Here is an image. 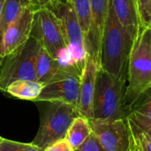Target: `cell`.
I'll use <instances>...</instances> for the list:
<instances>
[{"mask_svg": "<svg viewBox=\"0 0 151 151\" xmlns=\"http://www.w3.org/2000/svg\"><path fill=\"white\" fill-rule=\"evenodd\" d=\"M56 1H61V2H66V0H56Z\"/></svg>", "mask_w": 151, "mask_h": 151, "instance_id": "29", "label": "cell"}, {"mask_svg": "<svg viewBox=\"0 0 151 151\" xmlns=\"http://www.w3.org/2000/svg\"><path fill=\"white\" fill-rule=\"evenodd\" d=\"M99 67L100 65L97 59L95 57L87 54L85 66L81 76L80 93L77 103V110L80 116L84 117L87 119L94 118L93 103L96 75Z\"/></svg>", "mask_w": 151, "mask_h": 151, "instance_id": "11", "label": "cell"}, {"mask_svg": "<svg viewBox=\"0 0 151 151\" xmlns=\"http://www.w3.org/2000/svg\"><path fill=\"white\" fill-rule=\"evenodd\" d=\"M30 4H32L29 0H4L2 9L0 24L3 36L9 25L19 16L22 9Z\"/></svg>", "mask_w": 151, "mask_h": 151, "instance_id": "17", "label": "cell"}, {"mask_svg": "<svg viewBox=\"0 0 151 151\" xmlns=\"http://www.w3.org/2000/svg\"><path fill=\"white\" fill-rule=\"evenodd\" d=\"M135 113L151 119V87L142 92L128 108V115Z\"/></svg>", "mask_w": 151, "mask_h": 151, "instance_id": "19", "label": "cell"}, {"mask_svg": "<svg viewBox=\"0 0 151 151\" xmlns=\"http://www.w3.org/2000/svg\"><path fill=\"white\" fill-rule=\"evenodd\" d=\"M0 66H1V65H0Z\"/></svg>", "mask_w": 151, "mask_h": 151, "instance_id": "30", "label": "cell"}, {"mask_svg": "<svg viewBox=\"0 0 151 151\" xmlns=\"http://www.w3.org/2000/svg\"><path fill=\"white\" fill-rule=\"evenodd\" d=\"M74 151H106L96 136L91 133L90 135L87 138V140L81 144Z\"/></svg>", "mask_w": 151, "mask_h": 151, "instance_id": "24", "label": "cell"}, {"mask_svg": "<svg viewBox=\"0 0 151 151\" xmlns=\"http://www.w3.org/2000/svg\"><path fill=\"white\" fill-rule=\"evenodd\" d=\"M4 2V0H0V24H1V16H2V9H3ZM2 45H3V35H2L1 28H0V65L2 64V61H3V57H2Z\"/></svg>", "mask_w": 151, "mask_h": 151, "instance_id": "26", "label": "cell"}, {"mask_svg": "<svg viewBox=\"0 0 151 151\" xmlns=\"http://www.w3.org/2000/svg\"><path fill=\"white\" fill-rule=\"evenodd\" d=\"M33 5H35L36 8L45 6L50 0H29Z\"/></svg>", "mask_w": 151, "mask_h": 151, "instance_id": "27", "label": "cell"}, {"mask_svg": "<svg viewBox=\"0 0 151 151\" xmlns=\"http://www.w3.org/2000/svg\"><path fill=\"white\" fill-rule=\"evenodd\" d=\"M128 121V119H127ZM130 126L133 141H134V151H151V141L148 139L137 127L128 121Z\"/></svg>", "mask_w": 151, "mask_h": 151, "instance_id": "21", "label": "cell"}, {"mask_svg": "<svg viewBox=\"0 0 151 151\" xmlns=\"http://www.w3.org/2000/svg\"><path fill=\"white\" fill-rule=\"evenodd\" d=\"M66 67L63 66L59 61L53 58L48 51L41 46L35 65L36 81L41 84H45L50 81L58 73ZM71 69V68H69ZM76 70V69H75Z\"/></svg>", "mask_w": 151, "mask_h": 151, "instance_id": "14", "label": "cell"}, {"mask_svg": "<svg viewBox=\"0 0 151 151\" xmlns=\"http://www.w3.org/2000/svg\"><path fill=\"white\" fill-rule=\"evenodd\" d=\"M111 3L118 20L134 40L140 29L136 0H111Z\"/></svg>", "mask_w": 151, "mask_h": 151, "instance_id": "13", "label": "cell"}, {"mask_svg": "<svg viewBox=\"0 0 151 151\" xmlns=\"http://www.w3.org/2000/svg\"><path fill=\"white\" fill-rule=\"evenodd\" d=\"M41 110L39 130L31 142L45 150L52 143L65 138L73 121L80 116L77 107L63 102H45Z\"/></svg>", "mask_w": 151, "mask_h": 151, "instance_id": "5", "label": "cell"}, {"mask_svg": "<svg viewBox=\"0 0 151 151\" xmlns=\"http://www.w3.org/2000/svg\"><path fill=\"white\" fill-rule=\"evenodd\" d=\"M81 72L65 68L43 84L37 102H63L77 107Z\"/></svg>", "mask_w": 151, "mask_h": 151, "instance_id": "8", "label": "cell"}, {"mask_svg": "<svg viewBox=\"0 0 151 151\" xmlns=\"http://www.w3.org/2000/svg\"><path fill=\"white\" fill-rule=\"evenodd\" d=\"M73 8L86 36L90 27V0H66Z\"/></svg>", "mask_w": 151, "mask_h": 151, "instance_id": "18", "label": "cell"}, {"mask_svg": "<svg viewBox=\"0 0 151 151\" xmlns=\"http://www.w3.org/2000/svg\"><path fill=\"white\" fill-rule=\"evenodd\" d=\"M42 84L35 81H16L11 83L5 89L10 96L21 100L35 101L42 89Z\"/></svg>", "mask_w": 151, "mask_h": 151, "instance_id": "15", "label": "cell"}, {"mask_svg": "<svg viewBox=\"0 0 151 151\" xmlns=\"http://www.w3.org/2000/svg\"><path fill=\"white\" fill-rule=\"evenodd\" d=\"M151 87V29L140 27L127 64L125 104L127 111L135 99Z\"/></svg>", "mask_w": 151, "mask_h": 151, "instance_id": "2", "label": "cell"}, {"mask_svg": "<svg viewBox=\"0 0 151 151\" xmlns=\"http://www.w3.org/2000/svg\"><path fill=\"white\" fill-rule=\"evenodd\" d=\"M91 131L106 151H134V141L127 119L103 121L88 119Z\"/></svg>", "mask_w": 151, "mask_h": 151, "instance_id": "9", "label": "cell"}, {"mask_svg": "<svg viewBox=\"0 0 151 151\" xmlns=\"http://www.w3.org/2000/svg\"><path fill=\"white\" fill-rule=\"evenodd\" d=\"M0 151H44V150L32 143H23L4 138L0 144Z\"/></svg>", "mask_w": 151, "mask_h": 151, "instance_id": "22", "label": "cell"}, {"mask_svg": "<svg viewBox=\"0 0 151 151\" xmlns=\"http://www.w3.org/2000/svg\"><path fill=\"white\" fill-rule=\"evenodd\" d=\"M110 0H90V27L85 36L87 54L99 62L103 32L109 12Z\"/></svg>", "mask_w": 151, "mask_h": 151, "instance_id": "12", "label": "cell"}, {"mask_svg": "<svg viewBox=\"0 0 151 151\" xmlns=\"http://www.w3.org/2000/svg\"><path fill=\"white\" fill-rule=\"evenodd\" d=\"M35 9L37 8L33 4L24 7L19 16L5 30L2 45L3 59L28 40L32 30Z\"/></svg>", "mask_w": 151, "mask_h": 151, "instance_id": "10", "label": "cell"}, {"mask_svg": "<svg viewBox=\"0 0 151 151\" xmlns=\"http://www.w3.org/2000/svg\"><path fill=\"white\" fill-rule=\"evenodd\" d=\"M44 151H74V150L70 145L68 141L64 138L52 143L51 145L47 147Z\"/></svg>", "mask_w": 151, "mask_h": 151, "instance_id": "25", "label": "cell"}, {"mask_svg": "<svg viewBox=\"0 0 151 151\" xmlns=\"http://www.w3.org/2000/svg\"><path fill=\"white\" fill-rule=\"evenodd\" d=\"M41 44L30 35L28 40L14 51L5 56L0 66V90L5 92L6 88L16 81H36L35 65Z\"/></svg>", "mask_w": 151, "mask_h": 151, "instance_id": "6", "label": "cell"}, {"mask_svg": "<svg viewBox=\"0 0 151 151\" xmlns=\"http://www.w3.org/2000/svg\"><path fill=\"white\" fill-rule=\"evenodd\" d=\"M30 35L35 37L41 46L63 66L82 73L74 65L65 41L61 23L50 10L44 6L35 9Z\"/></svg>", "mask_w": 151, "mask_h": 151, "instance_id": "4", "label": "cell"}, {"mask_svg": "<svg viewBox=\"0 0 151 151\" xmlns=\"http://www.w3.org/2000/svg\"><path fill=\"white\" fill-rule=\"evenodd\" d=\"M127 81L119 80L99 67L93 103L95 119L114 121L127 119L128 111L125 104Z\"/></svg>", "mask_w": 151, "mask_h": 151, "instance_id": "3", "label": "cell"}, {"mask_svg": "<svg viewBox=\"0 0 151 151\" xmlns=\"http://www.w3.org/2000/svg\"><path fill=\"white\" fill-rule=\"evenodd\" d=\"M134 38L118 20L110 0L101 42L100 68L113 77L127 81V64Z\"/></svg>", "mask_w": 151, "mask_h": 151, "instance_id": "1", "label": "cell"}, {"mask_svg": "<svg viewBox=\"0 0 151 151\" xmlns=\"http://www.w3.org/2000/svg\"><path fill=\"white\" fill-rule=\"evenodd\" d=\"M91 133L92 131L88 119L84 117L78 116L68 128L65 139L68 141L73 149L75 150L87 140Z\"/></svg>", "mask_w": 151, "mask_h": 151, "instance_id": "16", "label": "cell"}, {"mask_svg": "<svg viewBox=\"0 0 151 151\" xmlns=\"http://www.w3.org/2000/svg\"><path fill=\"white\" fill-rule=\"evenodd\" d=\"M3 139H4V138L0 136V144H1V142H2V141H3Z\"/></svg>", "mask_w": 151, "mask_h": 151, "instance_id": "28", "label": "cell"}, {"mask_svg": "<svg viewBox=\"0 0 151 151\" xmlns=\"http://www.w3.org/2000/svg\"><path fill=\"white\" fill-rule=\"evenodd\" d=\"M127 119L151 141V119L135 113H130Z\"/></svg>", "mask_w": 151, "mask_h": 151, "instance_id": "23", "label": "cell"}, {"mask_svg": "<svg viewBox=\"0 0 151 151\" xmlns=\"http://www.w3.org/2000/svg\"><path fill=\"white\" fill-rule=\"evenodd\" d=\"M140 27L151 29V0H136Z\"/></svg>", "mask_w": 151, "mask_h": 151, "instance_id": "20", "label": "cell"}, {"mask_svg": "<svg viewBox=\"0 0 151 151\" xmlns=\"http://www.w3.org/2000/svg\"><path fill=\"white\" fill-rule=\"evenodd\" d=\"M44 7L50 10L59 19L72 59L74 65L83 71L87 58L85 35L73 6L67 1L50 0Z\"/></svg>", "mask_w": 151, "mask_h": 151, "instance_id": "7", "label": "cell"}]
</instances>
